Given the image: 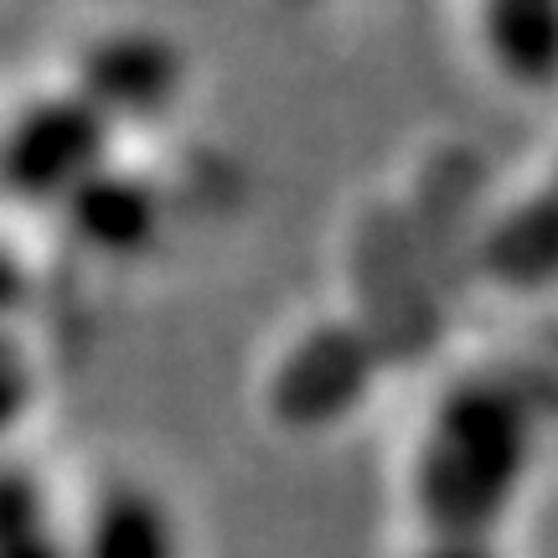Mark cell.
<instances>
[{"label":"cell","mask_w":558,"mask_h":558,"mask_svg":"<svg viewBox=\"0 0 558 558\" xmlns=\"http://www.w3.org/2000/svg\"><path fill=\"white\" fill-rule=\"evenodd\" d=\"M533 465V409L501 378H465L429 403L414 445V512L435 543H492Z\"/></svg>","instance_id":"1"},{"label":"cell","mask_w":558,"mask_h":558,"mask_svg":"<svg viewBox=\"0 0 558 558\" xmlns=\"http://www.w3.org/2000/svg\"><path fill=\"white\" fill-rule=\"evenodd\" d=\"M120 160V124L62 78L0 124V197L26 213H62L104 166Z\"/></svg>","instance_id":"2"},{"label":"cell","mask_w":558,"mask_h":558,"mask_svg":"<svg viewBox=\"0 0 558 558\" xmlns=\"http://www.w3.org/2000/svg\"><path fill=\"white\" fill-rule=\"evenodd\" d=\"M68 83L83 88L124 135L130 124L166 120L177 109L181 88H186V58L177 41L150 26H114V32H99L73 58Z\"/></svg>","instance_id":"3"},{"label":"cell","mask_w":558,"mask_h":558,"mask_svg":"<svg viewBox=\"0 0 558 558\" xmlns=\"http://www.w3.org/2000/svg\"><path fill=\"white\" fill-rule=\"evenodd\" d=\"M378 378V357L362 326H316L275 362L269 409L295 429H326L352 414Z\"/></svg>","instance_id":"4"},{"label":"cell","mask_w":558,"mask_h":558,"mask_svg":"<svg viewBox=\"0 0 558 558\" xmlns=\"http://www.w3.org/2000/svg\"><path fill=\"white\" fill-rule=\"evenodd\" d=\"M73 558H186V522L160 486L109 476L73 507Z\"/></svg>","instance_id":"5"},{"label":"cell","mask_w":558,"mask_h":558,"mask_svg":"<svg viewBox=\"0 0 558 558\" xmlns=\"http://www.w3.org/2000/svg\"><path fill=\"white\" fill-rule=\"evenodd\" d=\"M58 222L94 259H145L166 228V192L150 171H130L124 160H114L62 207Z\"/></svg>","instance_id":"6"},{"label":"cell","mask_w":558,"mask_h":558,"mask_svg":"<svg viewBox=\"0 0 558 558\" xmlns=\"http://www.w3.org/2000/svg\"><path fill=\"white\" fill-rule=\"evenodd\" d=\"M471 32L486 68L512 88L558 83V0H471Z\"/></svg>","instance_id":"7"},{"label":"cell","mask_w":558,"mask_h":558,"mask_svg":"<svg viewBox=\"0 0 558 558\" xmlns=\"http://www.w3.org/2000/svg\"><path fill=\"white\" fill-rule=\"evenodd\" d=\"M0 558H73V512L11 460H0Z\"/></svg>","instance_id":"8"},{"label":"cell","mask_w":558,"mask_h":558,"mask_svg":"<svg viewBox=\"0 0 558 558\" xmlns=\"http://www.w3.org/2000/svg\"><path fill=\"white\" fill-rule=\"evenodd\" d=\"M41 399V362L26 331H0V460Z\"/></svg>","instance_id":"9"},{"label":"cell","mask_w":558,"mask_h":558,"mask_svg":"<svg viewBox=\"0 0 558 558\" xmlns=\"http://www.w3.org/2000/svg\"><path fill=\"white\" fill-rule=\"evenodd\" d=\"M26 305H32V275H26V264L0 243V331H21Z\"/></svg>","instance_id":"10"},{"label":"cell","mask_w":558,"mask_h":558,"mask_svg":"<svg viewBox=\"0 0 558 558\" xmlns=\"http://www.w3.org/2000/svg\"><path fill=\"white\" fill-rule=\"evenodd\" d=\"M295 5H316V0H295Z\"/></svg>","instance_id":"11"}]
</instances>
